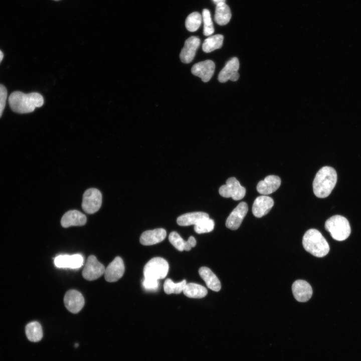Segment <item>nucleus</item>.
Segmentation results:
<instances>
[{
  "instance_id": "nucleus-1",
  "label": "nucleus",
  "mask_w": 361,
  "mask_h": 361,
  "mask_svg": "<svg viewBox=\"0 0 361 361\" xmlns=\"http://www.w3.org/2000/svg\"><path fill=\"white\" fill-rule=\"evenodd\" d=\"M8 101L11 109L20 114L32 112L36 107H40L44 104L43 97L39 93L26 94L19 91L12 92Z\"/></svg>"
},
{
  "instance_id": "nucleus-2",
  "label": "nucleus",
  "mask_w": 361,
  "mask_h": 361,
  "mask_svg": "<svg viewBox=\"0 0 361 361\" xmlns=\"http://www.w3.org/2000/svg\"><path fill=\"white\" fill-rule=\"evenodd\" d=\"M337 173L332 167L325 166L321 167L316 173L313 182V190L318 198L328 197L335 186Z\"/></svg>"
},
{
  "instance_id": "nucleus-3",
  "label": "nucleus",
  "mask_w": 361,
  "mask_h": 361,
  "mask_svg": "<svg viewBox=\"0 0 361 361\" xmlns=\"http://www.w3.org/2000/svg\"><path fill=\"white\" fill-rule=\"evenodd\" d=\"M302 245L306 251L317 257H324L329 251L328 242L321 233L315 229H310L305 233Z\"/></svg>"
},
{
  "instance_id": "nucleus-4",
  "label": "nucleus",
  "mask_w": 361,
  "mask_h": 361,
  "mask_svg": "<svg viewBox=\"0 0 361 361\" xmlns=\"http://www.w3.org/2000/svg\"><path fill=\"white\" fill-rule=\"evenodd\" d=\"M325 228L333 239L339 241L346 239L351 232L348 220L340 215H335L327 219Z\"/></svg>"
},
{
  "instance_id": "nucleus-5",
  "label": "nucleus",
  "mask_w": 361,
  "mask_h": 361,
  "mask_svg": "<svg viewBox=\"0 0 361 361\" xmlns=\"http://www.w3.org/2000/svg\"><path fill=\"white\" fill-rule=\"evenodd\" d=\"M169 270L168 262L161 257H154L145 264L143 269L144 278L157 280L164 278Z\"/></svg>"
},
{
  "instance_id": "nucleus-6",
  "label": "nucleus",
  "mask_w": 361,
  "mask_h": 361,
  "mask_svg": "<svg viewBox=\"0 0 361 361\" xmlns=\"http://www.w3.org/2000/svg\"><path fill=\"white\" fill-rule=\"evenodd\" d=\"M102 204V194L95 188L87 190L83 195L82 208L83 211L89 214L97 212Z\"/></svg>"
},
{
  "instance_id": "nucleus-7",
  "label": "nucleus",
  "mask_w": 361,
  "mask_h": 361,
  "mask_svg": "<svg viewBox=\"0 0 361 361\" xmlns=\"http://www.w3.org/2000/svg\"><path fill=\"white\" fill-rule=\"evenodd\" d=\"M219 192L223 197L238 201L245 197L246 189L235 177H231L227 179L225 185L221 186Z\"/></svg>"
},
{
  "instance_id": "nucleus-8",
  "label": "nucleus",
  "mask_w": 361,
  "mask_h": 361,
  "mask_svg": "<svg viewBox=\"0 0 361 361\" xmlns=\"http://www.w3.org/2000/svg\"><path fill=\"white\" fill-rule=\"evenodd\" d=\"M105 268L94 255H90L87 258L84 268L82 271L84 278L89 281L96 280L102 276Z\"/></svg>"
},
{
  "instance_id": "nucleus-9",
  "label": "nucleus",
  "mask_w": 361,
  "mask_h": 361,
  "mask_svg": "<svg viewBox=\"0 0 361 361\" xmlns=\"http://www.w3.org/2000/svg\"><path fill=\"white\" fill-rule=\"evenodd\" d=\"M248 211L247 203L244 202L240 203L227 218L226 222V227L233 230L238 229Z\"/></svg>"
},
{
  "instance_id": "nucleus-10",
  "label": "nucleus",
  "mask_w": 361,
  "mask_h": 361,
  "mask_svg": "<svg viewBox=\"0 0 361 361\" xmlns=\"http://www.w3.org/2000/svg\"><path fill=\"white\" fill-rule=\"evenodd\" d=\"M64 302L66 308L71 312H79L84 305V298L82 294L77 290H69L65 294Z\"/></svg>"
},
{
  "instance_id": "nucleus-11",
  "label": "nucleus",
  "mask_w": 361,
  "mask_h": 361,
  "mask_svg": "<svg viewBox=\"0 0 361 361\" xmlns=\"http://www.w3.org/2000/svg\"><path fill=\"white\" fill-rule=\"evenodd\" d=\"M125 271L123 261L120 257H116L105 270L104 277L109 282H114L121 278Z\"/></svg>"
},
{
  "instance_id": "nucleus-12",
  "label": "nucleus",
  "mask_w": 361,
  "mask_h": 361,
  "mask_svg": "<svg viewBox=\"0 0 361 361\" xmlns=\"http://www.w3.org/2000/svg\"><path fill=\"white\" fill-rule=\"evenodd\" d=\"M215 69L214 62L210 60L200 62L193 65L192 74L201 78L204 82H208L212 77Z\"/></svg>"
},
{
  "instance_id": "nucleus-13",
  "label": "nucleus",
  "mask_w": 361,
  "mask_h": 361,
  "mask_svg": "<svg viewBox=\"0 0 361 361\" xmlns=\"http://www.w3.org/2000/svg\"><path fill=\"white\" fill-rule=\"evenodd\" d=\"M200 43V39L196 36H191L186 40L179 54L180 59L183 63L188 64L193 61Z\"/></svg>"
},
{
  "instance_id": "nucleus-14",
  "label": "nucleus",
  "mask_w": 361,
  "mask_h": 361,
  "mask_svg": "<svg viewBox=\"0 0 361 361\" xmlns=\"http://www.w3.org/2000/svg\"><path fill=\"white\" fill-rule=\"evenodd\" d=\"M274 205L271 197L262 195L257 197L253 204L252 213L255 217L261 218L267 214Z\"/></svg>"
},
{
  "instance_id": "nucleus-15",
  "label": "nucleus",
  "mask_w": 361,
  "mask_h": 361,
  "mask_svg": "<svg viewBox=\"0 0 361 361\" xmlns=\"http://www.w3.org/2000/svg\"><path fill=\"white\" fill-rule=\"evenodd\" d=\"M292 290L295 299L301 302L308 301L312 295L311 286L303 280L295 281L292 284Z\"/></svg>"
},
{
  "instance_id": "nucleus-16",
  "label": "nucleus",
  "mask_w": 361,
  "mask_h": 361,
  "mask_svg": "<svg viewBox=\"0 0 361 361\" xmlns=\"http://www.w3.org/2000/svg\"><path fill=\"white\" fill-rule=\"evenodd\" d=\"M83 258L80 254L60 255L54 260L55 266L58 268L78 269L83 264Z\"/></svg>"
},
{
  "instance_id": "nucleus-17",
  "label": "nucleus",
  "mask_w": 361,
  "mask_h": 361,
  "mask_svg": "<svg viewBox=\"0 0 361 361\" xmlns=\"http://www.w3.org/2000/svg\"><path fill=\"white\" fill-rule=\"evenodd\" d=\"M87 222L85 215L76 210H70L64 214L61 220L63 227L71 226H82Z\"/></svg>"
},
{
  "instance_id": "nucleus-18",
  "label": "nucleus",
  "mask_w": 361,
  "mask_h": 361,
  "mask_svg": "<svg viewBox=\"0 0 361 361\" xmlns=\"http://www.w3.org/2000/svg\"><path fill=\"white\" fill-rule=\"evenodd\" d=\"M281 183V179L278 176L268 175L264 180L258 183L257 191L260 194L267 196L275 192L279 188Z\"/></svg>"
},
{
  "instance_id": "nucleus-19",
  "label": "nucleus",
  "mask_w": 361,
  "mask_h": 361,
  "mask_svg": "<svg viewBox=\"0 0 361 361\" xmlns=\"http://www.w3.org/2000/svg\"><path fill=\"white\" fill-rule=\"evenodd\" d=\"M166 236V231L162 228L147 230L140 236V243L145 246L156 244L162 241Z\"/></svg>"
},
{
  "instance_id": "nucleus-20",
  "label": "nucleus",
  "mask_w": 361,
  "mask_h": 361,
  "mask_svg": "<svg viewBox=\"0 0 361 361\" xmlns=\"http://www.w3.org/2000/svg\"><path fill=\"white\" fill-rule=\"evenodd\" d=\"M170 243L179 251H190L196 245V240L193 236H190L188 241H185L176 232H171L168 236Z\"/></svg>"
},
{
  "instance_id": "nucleus-21",
  "label": "nucleus",
  "mask_w": 361,
  "mask_h": 361,
  "mask_svg": "<svg viewBox=\"0 0 361 361\" xmlns=\"http://www.w3.org/2000/svg\"><path fill=\"white\" fill-rule=\"evenodd\" d=\"M199 273L209 288L216 292L220 291L221 288V282L210 268L202 267L199 269Z\"/></svg>"
},
{
  "instance_id": "nucleus-22",
  "label": "nucleus",
  "mask_w": 361,
  "mask_h": 361,
  "mask_svg": "<svg viewBox=\"0 0 361 361\" xmlns=\"http://www.w3.org/2000/svg\"><path fill=\"white\" fill-rule=\"evenodd\" d=\"M239 68V62L238 58L236 57L231 58L219 73L218 80L221 83L228 81L235 73L238 72Z\"/></svg>"
},
{
  "instance_id": "nucleus-23",
  "label": "nucleus",
  "mask_w": 361,
  "mask_h": 361,
  "mask_svg": "<svg viewBox=\"0 0 361 361\" xmlns=\"http://www.w3.org/2000/svg\"><path fill=\"white\" fill-rule=\"evenodd\" d=\"M208 217H209V215L203 212L188 213L179 216L176 222L180 226L195 225L201 220Z\"/></svg>"
},
{
  "instance_id": "nucleus-24",
  "label": "nucleus",
  "mask_w": 361,
  "mask_h": 361,
  "mask_svg": "<svg viewBox=\"0 0 361 361\" xmlns=\"http://www.w3.org/2000/svg\"><path fill=\"white\" fill-rule=\"evenodd\" d=\"M231 16V10L225 3H220L216 5L214 19L218 25L223 26L227 24Z\"/></svg>"
},
{
  "instance_id": "nucleus-25",
  "label": "nucleus",
  "mask_w": 361,
  "mask_h": 361,
  "mask_svg": "<svg viewBox=\"0 0 361 361\" xmlns=\"http://www.w3.org/2000/svg\"><path fill=\"white\" fill-rule=\"evenodd\" d=\"M183 292L186 296L193 298H203L208 293L204 286L195 283L186 284Z\"/></svg>"
},
{
  "instance_id": "nucleus-26",
  "label": "nucleus",
  "mask_w": 361,
  "mask_h": 361,
  "mask_svg": "<svg viewBox=\"0 0 361 361\" xmlns=\"http://www.w3.org/2000/svg\"><path fill=\"white\" fill-rule=\"evenodd\" d=\"M25 331L27 338L31 341L37 342L42 338V328L38 321L29 323L26 326Z\"/></svg>"
},
{
  "instance_id": "nucleus-27",
  "label": "nucleus",
  "mask_w": 361,
  "mask_h": 361,
  "mask_svg": "<svg viewBox=\"0 0 361 361\" xmlns=\"http://www.w3.org/2000/svg\"><path fill=\"white\" fill-rule=\"evenodd\" d=\"M224 37L220 34L210 36L205 40L202 49L204 52L210 53L215 50L220 49L223 45Z\"/></svg>"
},
{
  "instance_id": "nucleus-28",
  "label": "nucleus",
  "mask_w": 361,
  "mask_h": 361,
  "mask_svg": "<svg viewBox=\"0 0 361 361\" xmlns=\"http://www.w3.org/2000/svg\"><path fill=\"white\" fill-rule=\"evenodd\" d=\"M187 284L186 280H184L181 282L175 283L170 279H166L164 283L163 289L167 294L172 293L179 294L183 291V290Z\"/></svg>"
},
{
  "instance_id": "nucleus-29",
  "label": "nucleus",
  "mask_w": 361,
  "mask_h": 361,
  "mask_svg": "<svg viewBox=\"0 0 361 361\" xmlns=\"http://www.w3.org/2000/svg\"><path fill=\"white\" fill-rule=\"evenodd\" d=\"M202 22V16L198 12H193L187 18L185 25L187 29L191 32L196 31L200 27Z\"/></svg>"
},
{
  "instance_id": "nucleus-30",
  "label": "nucleus",
  "mask_w": 361,
  "mask_h": 361,
  "mask_svg": "<svg viewBox=\"0 0 361 361\" xmlns=\"http://www.w3.org/2000/svg\"><path fill=\"white\" fill-rule=\"evenodd\" d=\"M215 223L209 217L204 218L194 226V230L198 234L209 233L214 229Z\"/></svg>"
},
{
  "instance_id": "nucleus-31",
  "label": "nucleus",
  "mask_w": 361,
  "mask_h": 361,
  "mask_svg": "<svg viewBox=\"0 0 361 361\" xmlns=\"http://www.w3.org/2000/svg\"><path fill=\"white\" fill-rule=\"evenodd\" d=\"M202 18L204 22V35L206 36L212 35L214 32V28L210 12L208 9L203 10Z\"/></svg>"
},
{
  "instance_id": "nucleus-32",
  "label": "nucleus",
  "mask_w": 361,
  "mask_h": 361,
  "mask_svg": "<svg viewBox=\"0 0 361 361\" xmlns=\"http://www.w3.org/2000/svg\"><path fill=\"white\" fill-rule=\"evenodd\" d=\"M7 97L8 92L6 87L0 84V118L3 113Z\"/></svg>"
},
{
  "instance_id": "nucleus-33",
  "label": "nucleus",
  "mask_w": 361,
  "mask_h": 361,
  "mask_svg": "<svg viewBox=\"0 0 361 361\" xmlns=\"http://www.w3.org/2000/svg\"><path fill=\"white\" fill-rule=\"evenodd\" d=\"M143 288L147 291L156 290L159 287V282L157 280L144 278L142 281Z\"/></svg>"
},
{
  "instance_id": "nucleus-34",
  "label": "nucleus",
  "mask_w": 361,
  "mask_h": 361,
  "mask_svg": "<svg viewBox=\"0 0 361 361\" xmlns=\"http://www.w3.org/2000/svg\"><path fill=\"white\" fill-rule=\"evenodd\" d=\"M239 78V74L238 72L235 73L230 78V80L232 81H237Z\"/></svg>"
},
{
  "instance_id": "nucleus-35",
  "label": "nucleus",
  "mask_w": 361,
  "mask_h": 361,
  "mask_svg": "<svg viewBox=\"0 0 361 361\" xmlns=\"http://www.w3.org/2000/svg\"><path fill=\"white\" fill-rule=\"evenodd\" d=\"M226 0H213L214 3L217 5L220 3H225Z\"/></svg>"
},
{
  "instance_id": "nucleus-36",
  "label": "nucleus",
  "mask_w": 361,
  "mask_h": 361,
  "mask_svg": "<svg viewBox=\"0 0 361 361\" xmlns=\"http://www.w3.org/2000/svg\"><path fill=\"white\" fill-rule=\"evenodd\" d=\"M4 58V54L1 50H0V63Z\"/></svg>"
},
{
  "instance_id": "nucleus-37",
  "label": "nucleus",
  "mask_w": 361,
  "mask_h": 361,
  "mask_svg": "<svg viewBox=\"0 0 361 361\" xmlns=\"http://www.w3.org/2000/svg\"><path fill=\"white\" fill-rule=\"evenodd\" d=\"M53 1H60V0H53Z\"/></svg>"
}]
</instances>
